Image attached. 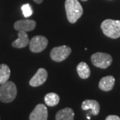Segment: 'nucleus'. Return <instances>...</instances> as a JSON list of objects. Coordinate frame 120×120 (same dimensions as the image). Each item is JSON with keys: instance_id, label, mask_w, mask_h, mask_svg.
<instances>
[{"instance_id": "obj_1", "label": "nucleus", "mask_w": 120, "mask_h": 120, "mask_svg": "<svg viewBox=\"0 0 120 120\" xmlns=\"http://www.w3.org/2000/svg\"><path fill=\"white\" fill-rule=\"evenodd\" d=\"M65 8L67 18L71 23H75L83 13L82 5L77 0H65Z\"/></svg>"}, {"instance_id": "obj_2", "label": "nucleus", "mask_w": 120, "mask_h": 120, "mask_svg": "<svg viewBox=\"0 0 120 120\" xmlns=\"http://www.w3.org/2000/svg\"><path fill=\"white\" fill-rule=\"evenodd\" d=\"M17 87L13 82L8 81L0 86V101L10 103L17 96Z\"/></svg>"}, {"instance_id": "obj_3", "label": "nucleus", "mask_w": 120, "mask_h": 120, "mask_svg": "<svg viewBox=\"0 0 120 120\" xmlns=\"http://www.w3.org/2000/svg\"><path fill=\"white\" fill-rule=\"evenodd\" d=\"M101 28L105 35L112 39L120 37V21L107 19L101 24Z\"/></svg>"}, {"instance_id": "obj_4", "label": "nucleus", "mask_w": 120, "mask_h": 120, "mask_svg": "<svg viewBox=\"0 0 120 120\" xmlns=\"http://www.w3.org/2000/svg\"><path fill=\"white\" fill-rule=\"evenodd\" d=\"M92 64L95 67L101 69H106L112 63V57L108 53L98 52L93 54L91 57Z\"/></svg>"}, {"instance_id": "obj_5", "label": "nucleus", "mask_w": 120, "mask_h": 120, "mask_svg": "<svg viewBox=\"0 0 120 120\" xmlns=\"http://www.w3.org/2000/svg\"><path fill=\"white\" fill-rule=\"evenodd\" d=\"M71 52V49L67 45H61L52 49L50 57L52 60L56 62H61L66 60Z\"/></svg>"}, {"instance_id": "obj_6", "label": "nucleus", "mask_w": 120, "mask_h": 120, "mask_svg": "<svg viewBox=\"0 0 120 120\" xmlns=\"http://www.w3.org/2000/svg\"><path fill=\"white\" fill-rule=\"evenodd\" d=\"M29 45L31 52L39 53L43 51L47 47L48 40L43 35H36L31 39Z\"/></svg>"}, {"instance_id": "obj_7", "label": "nucleus", "mask_w": 120, "mask_h": 120, "mask_svg": "<svg viewBox=\"0 0 120 120\" xmlns=\"http://www.w3.org/2000/svg\"><path fill=\"white\" fill-rule=\"evenodd\" d=\"M48 112L44 104L37 105L33 112L30 113V120H47Z\"/></svg>"}, {"instance_id": "obj_8", "label": "nucleus", "mask_w": 120, "mask_h": 120, "mask_svg": "<svg viewBox=\"0 0 120 120\" xmlns=\"http://www.w3.org/2000/svg\"><path fill=\"white\" fill-rule=\"evenodd\" d=\"M47 79V71L44 68H39L37 73L30 81V85L31 87H39L43 85Z\"/></svg>"}, {"instance_id": "obj_9", "label": "nucleus", "mask_w": 120, "mask_h": 120, "mask_svg": "<svg viewBox=\"0 0 120 120\" xmlns=\"http://www.w3.org/2000/svg\"><path fill=\"white\" fill-rule=\"evenodd\" d=\"M35 27L36 22L32 19H21L18 20L14 23V28L18 31H31L34 30Z\"/></svg>"}, {"instance_id": "obj_10", "label": "nucleus", "mask_w": 120, "mask_h": 120, "mask_svg": "<svg viewBox=\"0 0 120 120\" xmlns=\"http://www.w3.org/2000/svg\"><path fill=\"white\" fill-rule=\"evenodd\" d=\"M82 108L83 110L91 109V114L94 116H98L100 110V105L99 103L96 100L86 99L83 101L82 104Z\"/></svg>"}, {"instance_id": "obj_11", "label": "nucleus", "mask_w": 120, "mask_h": 120, "mask_svg": "<svg viewBox=\"0 0 120 120\" xmlns=\"http://www.w3.org/2000/svg\"><path fill=\"white\" fill-rule=\"evenodd\" d=\"M18 38L15 40L12 43V46L15 48H23L26 47L27 45L30 44V39L27 34L23 31H19L18 32Z\"/></svg>"}, {"instance_id": "obj_12", "label": "nucleus", "mask_w": 120, "mask_h": 120, "mask_svg": "<svg viewBox=\"0 0 120 120\" xmlns=\"http://www.w3.org/2000/svg\"><path fill=\"white\" fill-rule=\"evenodd\" d=\"M116 79L113 76L108 75L101 79L99 83V87L103 91H109L113 88Z\"/></svg>"}, {"instance_id": "obj_13", "label": "nucleus", "mask_w": 120, "mask_h": 120, "mask_svg": "<svg viewBox=\"0 0 120 120\" xmlns=\"http://www.w3.org/2000/svg\"><path fill=\"white\" fill-rule=\"evenodd\" d=\"M75 113L71 108L66 107L56 113V120H74Z\"/></svg>"}, {"instance_id": "obj_14", "label": "nucleus", "mask_w": 120, "mask_h": 120, "mask_svg": "<svg viewBox=\"0 0 120 120\" xmlns=\"http://www.w3.org/2000/svg\"><path fill=\"white\" fill-rule=\"evenodd\" d=\"M77 72L78 75L82 79H87L90 76L91 71L89 65L86 62H80L77 66Z\"/></svg>"}, {"instance_id": "obj_15", "label": "nucleus", "mask_w": 120, "mask_h": 120, "mask_svg": "<svg viewBox=\"0 0 120 120\" xmlns=\"http://www.w3.org/2000/svg\"><path fill=\"white\" fill-rule=\"evenodd\" d=\"M44 101L48 106L53 107L57 105L60 102V96L56 93H49L45 96Z\"/></svg>"}, {"instance_id": "obj_16", "label": "nucleus", "mask_w": 120, "mask_h": 120, "mask_svg": "<svg viewBox=\"0 0 120 120\" xmlns=\"http://www.w3.org/2000/svg\"><path fill=\"white\" fill-rule=\"evenodd\" d=\"M11 71L6 64L0 65V85L8 82L10 77Z\"/></svg>"}, {"instance_id": "obj_17", "label": "nucleus", "mask_w": 120, "mask_h": 120, "mask_svg": "<svg viewBox=\"0 0 120 120\" xmlns=\"http://www.w3.org/2000/svg\"><path fill=\"white\" fill-rule=\"evenodd\" d=\"M22 12H23V15H24L25 17H30L33 14L32 9H31L29 4H26L23 5L22 7Z\"/></svg>"}, {"instance_id": "obj_18", "label": "nucleus", "mask_w": 120, "mask_h": 120, "mask_svg": "<svg viewBox=\"0 0 120 120\" xmlns=\"http://www.w3.org/2000/svg\"><path fill=\"white\" fill-rule=\"evenodd\" d=\"M105 120H120V117L117 116L110 115V116H107Z\"/></svg>"}, {"instance_id": "obj_19", "label": "nucleus", "mask_w": 120, "mask_h": 120, "mask_svg": "<svg viewBox=\"0 0 120 120\" xmlns=\"http://www.w3.org/2000/svg\"><path fill=\"white\" fill-rule=\"evenodd\" d=\"M34 1L35 2H36L37 4H41V3L43 2V0H34Z\"/></svg>"}, {"instance_id": "obj_20", "label": "nucleus", "mask_w": 120, "mask_h": 120, "mask_svg": "<svg viewBox=\"0 0 120 120\" xmlns=\"http://www.w3.org/2000/svg\"><path fill=\"white\" fill-rule=\"evenodd\" d=\"M87 119H88V120H90V117H89V116H87Z\"/></svg>"}, {"instance_id": "obj_21", "label": "nucleus", "mask_w": 120, "mask_h": 120, "mask_svg": "<svg viewBox=\"0 0 120 120\" xmlns=\"http://www.w3.org/2000/svg\"><path fill=\"white\" fill-rule=\"evenodd\" d=\"M82 1H87V0H81Z\"/></svg>"}]
</instances>
